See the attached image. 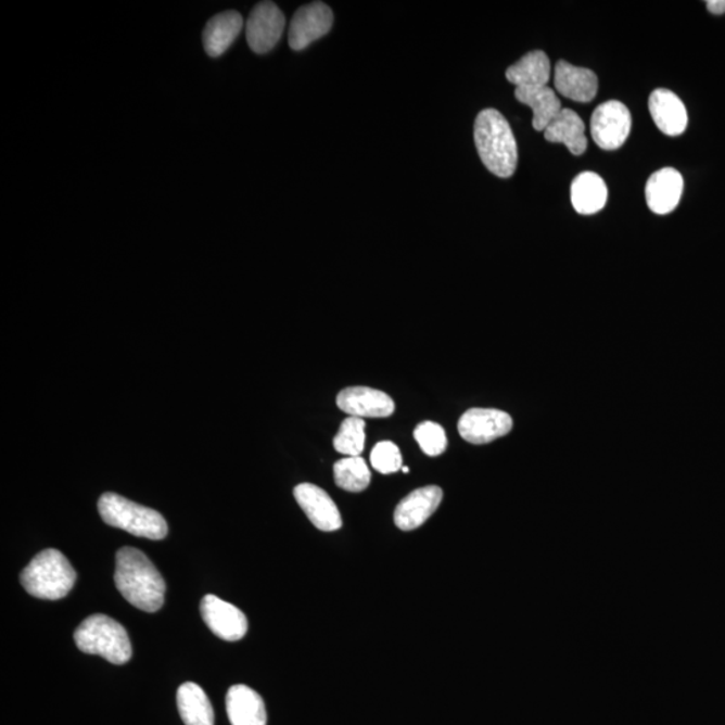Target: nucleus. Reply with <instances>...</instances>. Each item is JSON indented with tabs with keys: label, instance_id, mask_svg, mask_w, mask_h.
Segmentation results:
<instances>
[{
	"label": "nucleus",
	"instance_id": "nucleus-1",
	"mask_svg": "<svg viewBox=\"0 0 725 725\" xmlns=\"http://www.w3.org/2000/svg\"><path fill=\"white\" fill-rule=\"evenodd\" d=\"M115 583L128 602L145 613H156L164 605L166 582L140 549L123 547L116 554Z\"/></svg>",
	"mask_w": 725,
	"mask_h": 725
},
{
	"label": "nucleus",
	"instance_id": "nucleus-2",
	"mask_svg": "<svg viewBox=\"0 0 725 725\" xmlns=\"http://www.w3.org/2000/svg\"><path fill=\"white\" fill-rule=\"evenodd\" d=\"M474 141L481 162L498 178H511L518 167V144L507 118L496 110L479 113Z\"/></svg>",
	"mask_w": 725,
	"mask_h": 725
},
{
	"label": "nucleus",
	"instance_id": "nucleus-3",
	"mask_svg": "<svg viewBox=\"0 0 725 725\" xmlns=\"http://www.w3.org/2000/svg\"><path fill=\"white\" fill-rule=\"evenodd\" d=\"M76 580L77 574L69 560L53 548L39 552L21 574L25 590L33 597L47 600L65 598Z\"/></svg>",
	"mask_w": 725,
	"mask_h": 725
},
{
	"label": "nucleus",
	"instance_id": "nucleus-4",
	"mask_svg": "<svg viewBox=\"0 0 725 725\" xmlns=\"http://www.w3.org/2000/svg\"><path fill=\"white\" fill-rule=\"evenodd\" d=\"M77 648L84 653L104 657L111 664L124 665L132 657L126 628L104 614L88 616L75 632Z\"/></svg>",
	"mask_w": 725,
	"mask_h": 725
},
{
	"label": "nucleus",
	"instance_id": "nucleus-5",
	"mask_svg": "<svg viewBox=\"0 0 725 725\" xmlns=\"http://www.w3.org/2000/svg\"><path fill=\"white\" fill-rule=\"evenodd\" d=\"M99 512L107 525L151 540H163L168 534L167 521L155 509L107 492L100 497Z\"/></svg>",
	"mask_w": 725,
	"mask_h": 725
},
{
	"label": "nucleus",
	"instance_id": "nucleus-6",
	"mask_svg": "<svg viewBox=\"0 0 725 725\" xmlns=\"http://www.w3.org/2000/svg\"><path fill=\"white\" fill-rule=\"evenodd\" d=\"M632 130V115L620 101H606L592 117V136L599 149L615 151L625 144Z\"/></svg>",
	"mask_w": 725,
	"mask_h": 725
},
{
	"label": "nucleus",
	"instance_id": "nucleus-7",
	"mask_svg": "<svg viewBox=\"0 0 725 725\" xmlns=\"http://www.w3.org/2000/svg\"><path fill=\"white\" fill-rule=\"evenodd\" d=\"M285 28V15L274 2L254 5L246 22V39L254 53L265 54L279 43Z\"/></svg>",
	"mask_w": 725,
	"mask_h": 725
},
{
	"label": "nucleus",
	"instance_id": "nucleus-8",
	"mask_svg": "<svg viewBox=\"0 0 725 725\" xmlns=\"http://www.w3.org/2000/svg\"><path fill=\"white\" fill-rule=\"evenodd\" d=\"M332 25L333 13L330 5L322 2L305 4L296 11L289 27V47L294 52H302L330 33Z\"/></svg>",
	"mask_w": 725,
	"mask_h": 725
},
{
	"label": "nucleus",
	"instance_id": "nucleus-9",
	"mask_svg": "<svg viewBox=\"0 0 725 725\" xmlns=\"http://www.w3.org/2000/svg\"><path fill=\"white\" fill-rule=\"evenodd\" d=\"M513 428L511 416L496 409H470L458 421L461 437L473 445H485L504 437Z\"/></svg>",
	"mask_w": 725,
	"mask_h": 725
},
{
	"label": "nucleus",
	"instance_id": "nucleus-10",
	"mask_svg": "<svg viewBox=\"0 0 725 725\" xmlns=\"http://www.w3.org/2000/svg\"><path fill=\"white\" fill-rule=\"evenodd\" d=\"M201 614L209 631L224 641L237 643L246 636V615L234 605L208 594L201 600Z\"/></svg>",
	"mask_w": 725,
	"mask_h": 725
},
{
	"label": "nucleus",
	"instance_id": "nucleus-11",
	"mask_svg": "<svg viewBox=\"0 0 725 725\" xmlns=\"http://www.w3.org/2000/svg\"><path fill=\"white\" fill-rule=\"evenodd\" d=\"M294 498L317 530L333 532L342 529V514L325 489L314 484H300L294 488Z\"/></svg>",
	"mask_w": 725,
	"mask_h": 725
},
{
	"label": "nucleus",
	"instance_id": "nucleus-12",
	"mask_svg": "<svg viewBox=\"0 0 725 725\" xmlns=\"http://www.w3.org/2000/svg\"><path fill=\"white\" fill-rule=\"evenodd\" d=\"M336 404L340 410L358 418H387L395 411L394 400L383 391L371 387H348L340 391Z\"/></svg>",
	"mask_w": 725,
	"mask_h": 725
},
{
	"label": "nucleus",
	"instance_id": "nucleus-13",
	"mask_svg": "<svg viewBox=\"0 0 725 725\" xmlns=\"http://www.w3.org/2000/svg\"><path fill=\"white\" fill-rule=\"evenodd\" d=\"M444 497L440 486L430 485L411 492L395 509L394 521L402 531H412L427 523Z\"/></svg>",
	"mask_w": 725,
	"mask_h": 725
},
{
	"label": "nucleus",
	"instance_id": "nucleus-14",
	"mask_svg": "<svg viewBox=\"0 0 725 725\" xmlns=\"http://www.w3.org/2000/svg\"><path fill=\"white\" fill-rule=\"evenodd\" d=\"M684 179L674 168H662L648 180L645 195L648 206L654 214L665 215L673 212L682 200Z\"/></svg>",
	"mask_w": 725,
	"mask_h": 725
},
{
	"label": "nucleus",
	"instance_id": "nucleus-15",
	"mask_svg": "<svg viewBox=\"0 0 725 725\" xmlns=\"http://www.w3.org/2000/svg\"><path fill=\"white\" fill-rule=\"evenodd\" d=\"M554 84L560 94L576 103H590L598 93L596 73L565 61H559L555 67Z\"/></svg>",
	"mask_w": 725,
	"mask_h": 725
},
{
	"label": "nucleus",
	"instance_id": "nucleus-16",
	"mask_svg": "<svg viewBox=\"0 0 725 725\" xmlns=\"http://www.w3.org/2000/svg\"><path fill=\"white\" fill-rule=\"evenodd\" d=\"M650 116L662 133L678 136L688 127V113L677 94L667 89H657L649 98Z\"/></svg>",
	"mask_w": 725,
	"mask_h": 725
},
{
	"label": "nucleus",
	"instance_id": "nucleus-17",
	"mask_svg": "<svg viewBox=\"0 0 725 725\" xmlns=\"http://www.w3.org/2000/svg\"><path fill=\"white\" fill-rule=\"evenodd\" d=\"M226 711L231 725H266L268 715L263 698L247 685H233L226 695Z\"/></svg>",
	"mask_w": 725,
	"mask_h": 725
},
{
	"label": "nucleus",
	"instance_id": "nucleus-18",
	"mask_svg": "<svg viewBox=\"0 0 725 725\" xmlns=\"http://www.w3.org/2000/svg\"><path fill=\"white\" fill-rule=\"evenodd\" d=\"M243 18L238 11H225L213 16L203 30V47L212 59H218L240 36Z\"/></svg>",
	"mask_w": 725,
	"mask_h": 725
},
{
	"label": "nucleus",
	"instance_id": "nucleus-19",
	"mask_svg": "<svg viewBox=\"0 0 725 725\" xmlns=\"http://www.w3.org/2000/svg\"><path fill=\"white\" fill-rule=\"evenodd\" d=\"M585 123L577 113L562 110L544 130V139L549 143H563L572 155L580 156L587 150Z\"/></svg>",
	"mask_w": 725,
	"mask_h": 725
},
{
	"label": "nucleus",
	"instance_id": "nucleus-20",
	"mask_svg": "<svg viewBox=\"0 0 725 725\" xmlns=\"http://www.w3.org/2000/svg\"><path fill=\"white\" fill-rule=\"evenodd\" d=\"M571 202L577 214H596L608 202V186L599 175L582 173L572 181Z\"/></svg>",
	"mask_w": 725,
	"mask_h": 725
},
{
	"label": "nucleus",
	"instance_id": "nucleus-21",
	"mask_svg": "<svg viewBox=\"0 0 725 725\" xmlns=\"http://www.w3.org/2000/svg\"><path fill=\"white\" fill-rule=\"evenodd\" d=\"M514 96L521 104L529 105L534 111L532 126L536 130H546L555 117L562 112V104L548 87H521L514 90Z\"/></svg>",
	"mask_w": 725,
	"mask_h": 725
},
{
	"label": "nucleus",
	"instance_id": "nucleus-22",
	"mask_svg": "<svg viewBox=\"0 0 725 725\" xmlns=\"http://www.w3.org/2000/svg\"><path fill=\"white\" fill-rule=\"evenodd\" d=\"M178 710L186 725H214V710L205 690L195 683L181 684L177 694Z\"/></svg>",
	"mask_w": 725,
	"mask_h": 725
},
{
	"label": "nucleus",
	"instance_id": "nucleus-23",
	"mask_svg": "<svg viewBox=\"0 0 725 725\" xmlns=\"http://www.w3.org/2000/svg\"><path fill=\"white\" fill-rule=\"evenodd\" d=\"M506 76L517 88L547 87L551 78V64L546 53L536 50L525 54L518 64L509 66Z\"/></svg>",
	"mask_w": 725,
	"mask_h": 725
},
{
	"label": "nucleus",
	"instance_id": "nucleus-24",
	"mask_svg": "<svg viewBox=\"0 0 725 725\" xmlns=\"http://www.w3.org/2000/svg\"><path fill=\"white\" fill-rule=\"evenodd\" d=\"M335 483L339 488L347 492H362L371 483V472L367 463L359 457L343 458L333 467Z\"/></svg>",
	"mask_w": 725,
	"mask_h": 725
},
{
	"label": "nucleus",
	"instance_id": "nucleus-25",
	"mask_svg": "<svg viewBox=\"0 0 725 725\" xmlns=\"http://www.w3.org/2000/svg\"><path fill=\"white\" fill-rule=\"evenodd\" d=\"M366 422L358 417H348L340 424L339 433L333 438V446L340 455L359 457L365 450Z\"/></svg>",
	"mask_w": 725,
	"mask_h": 725
},
{
	"label": "nucleus",
	"instance_id": "nucleus-26",
	"mask_svg": "<svg viewBox=\"0 0 725 725\" xmlns=\"http://www.w3.org/2000/svg\"><path fill=\"white\" fill-rule=\"evenodd\" d=\"M415 438L424 455L438 457L446 450L447 437L444 428L434 422L419 423L415 430Z\"/></svg>",
	"mask_w": 725,
	"mask_h": 725
},
{
	"label": "nucleus",
	"instance_id": "nucleus-27",
	"mask_svg": "<svg viewBox=\"0 0 725 725\" xmlns=\"http://www.w3.org/2000/svg\"><path fill=\"white\" fill-rule=\"evenodd\" d=\"M370 460L372 468L383 474L396 473L404 468L399 447L391 441L379 442L371 451Z\"/></svg>",
	"mask_w": 725,
	"mask_h": 725
},
{
	"label": "nucleus",
	"instance_id": "nucleus-28",
	"mask_svg": "<svg viewBox=\"0 0 725 725\" xmlns=\"http://www.w3.org/2000/svg\"><path fill=\"white\" fill-rule=\"evenodd\" d=\"M707 9L715 15L725 14V0H711V2H707Z\"/></svg>",
	"mask_w": 725,
	"mask_h": 725
},
{
	"label": "nucleus",
	"instance_id": "nucleus-29",
	"mask_svg": "<svg viewBox=\"0 0 725 725\" xmlns=\"http://www.w3.org/2000/svg\"><path fill=\"white\" fill-rule=\"evenodd\" d=\"M402 470H404V473H409V472H410V469H409V468H407V467H405V468H402Z\"/></svg>",
	"mask_w": 725,
	"mask_h": 725
}]
</instances>
